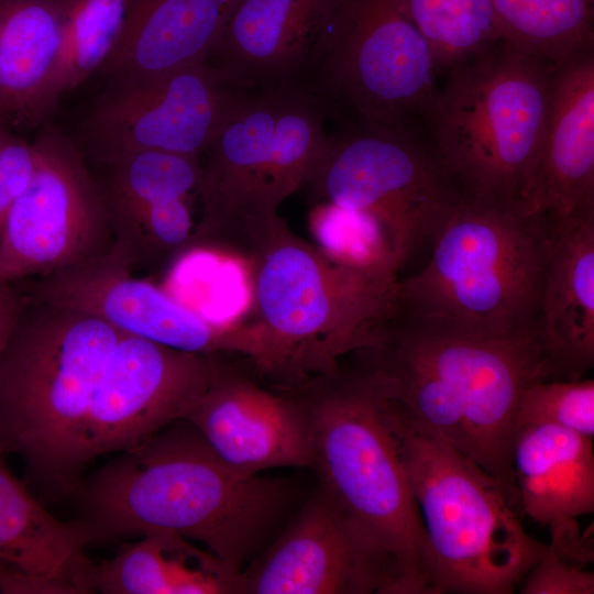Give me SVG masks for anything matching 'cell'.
I'll use <instances>...</instances> for the list:
<instances>
[{
    "mask_svg": "<svg viewBox=\"0 0 594 594\" xmlns=\"http://www.w3.org/2000/svg\"><path fill=\"white\" fill-rule=\"evenodd\" d=\"M549 223L518 205L459 195L428 263L397 280L395 305L418 319L495 333L536 328Z\"/></svg>",
    "mask_w": 594,
    "mask_h": 594,
    "instance_id": "cell-7",
    "label": "cell"
},
{
    "mask_svg": "<svg viewBox=\"0 0 594 594\" xmlns=\"http://www.w3.org/2000/svg\"><path fill=\"white\" fill-rule=\"evenodd\" d=\"M282 89L240 91L199 158L201 216L194 249L251 260L284 222L267 196L271 136Z\"/></svg>",
    "mask_w": 594,
    "mask_h": 594,
    "instance_id": "cell-12",
    "label": "cell"
},
{
    "mask_svg": "<svg viewBox=\"0 0 594 594\" xmlns=\"http://www.w3.org/2000/svg\"><path fill=\"white\" fill-rule=\"evenodd\" d=\"M9 125L4 120L3 116L0 113V140L9 132Z\"/></svg>",
    "mask_w": 594,
    "mask_h": 594,
    "instance_id": "cell-36",
    "label": "cell"
},
{
    "mask_svg": "<svg viewBox=\"0 0 594 594\" xmlns=\"http://www.w3.org/2000/svg\"><path fill=\"white\" fill-rule=\"evenodd\" d=\"M6 454L0 443V562L30 575L72 583L87 557L86 536L36 499L10 471Z\"/></svg>",
    "mask_w": 594,
    "mask_h": 594,
    "instance_id": "cell-25",
    "label": "cell"
},
{
    "mask_svg": "<svg viewBox=\"0 0 594 594\" xmlns=\"http://www.w3.org/2000/svg\"><path fill=\"white\" fill-rule=\"evenodd\" d=\"M0 590L13 594H78L76 587L67 580L30 575L13 568L1 574Z\"/></svg>",
    "mask_w": 594,
    "mask_h": 594,
    "instance_id": "cell-34",
    "label": "cell"
},
{
    "mask_svg": "<svg viewBox=\"0 0 594 594\" xmlns=\"http://www.w3.org/2000/svg\"><path fill=\"white\" fill-rule=\"evenodd\" d=\"M119 544L110 559L85 558L72 578L79 594L240 593L241 572L177 534L152 531Z\"/></svg>",
    "mask_w": 594,
    "mask_h": 594,
    "instance_id": "cell-22",
    "label": "cell"
},
{
    "mask_svg": "<svg viewBox=\"0 0 594 594\" xmlns=\"http://www.w3.org/2000/svg\"><path fill=\"white\" fill-rule=\"evenodd\" d=\"M356 369L393 407L474 461L518 505L513 471L525 389L552 374L537 327L508 333L391 311Z\"/></svg>",
    "mask_w": 594,
    "mask_h": 594,
    "instance_id": "cell-1",
    "label": "cell"
},
{
    "mask_svg": "<svg viewBox=\"0 0 594 594\" xmlns=\"http://www.w3.org/2000/svg\"><path fill=\"white\" fill-rule=\"evenodd\" d=\"M127 0H65L57 53L48 81L55 108L63 95L100 69L120 36Z\"/></svg>",
    "mask_w": 594,
    "mask_h": 594,
    "instance_id": "cell-29",
    "label": "cell"
},
{
    "mask_svg": "<svg viewBox=\"0 0 594 594\" xmlns=\"http://www.w3.org/2000/svg\"><path fill=\"white\" fill-rule=\"evenodd\" d=\"M331 0H241L207 63L234 90L299 86Z\"/></svg>",
    "mask_w": 594,
    "mask_h": 594,
    "instance_id": "cell-19",
    "label": "cell"
},
{
    "mask_svg": "<svg viewBox=\"0 0 594 594\" xmlns=\"http://www.w3.org/2000/svg\"><path fill=\"white\" fill-rule=\"evenodd\" d=\"M537 332L553 380L594 365V208L548 221Z\"/></svg>",
    "mask_w": 594,
    "mask_h": 594,
    "instance_id": "cell-20",
    "label": "cell"
},
{
    "mask_svg": "<svg viewBox=\"0 0 594 594\" xmlns=\"http://www.w3.org/2000/svg\"><path fill=\"white\" fill-rule=\"evenodd\" d=\"M438 76L398 0H331L299 86L338 122L424 131Z\"/></svg>",
    "mask_w": 594,
    "mask_h": 594,
    "instance_id": "cell-9",
    "label": "cell"
},
{
    "mask_svg": "<svg viewBox=\"0 0 594 594\" xmlns=\"http://www.w3.org/2000/svg\"><path fill=\"white\" fill-rule=\"evenodd\" d=\"M519 208L547 221L594 208V48L557 67L540 157Z\"/></svg>",
    "mask_w": 594,
    "mask_h": 594,
    "instance_id": "cell-18",
    "label": "cell"
},
{
    "mask_svg": "<svg viewBox=\"0 0 594 594\" xmlns=\"http://www.w3.org/2000/svg\"><path fill=\"white\" fill-rule=\"evenodd\" d=\"M23 298L0 354V443L47 498H61L87 468L88 413L121 333L87 312Z\"/></svg>",
    "mask_w": 594,
    "mask_h": 594,
    "instance_id": "cell-5",
    "label": "cell"
},
{
    "mask_svg": "<svg viewBox=\"0 0 594 594\" xmlns=\"http://www.w3.org/2000/svg\"><path fill=\"white\" fill-rule=\"evenodd\" d=\"M306 186L374 220L400 270L431 245L460 195L422 131L362 121L338 122Z\"/></svg>",
    "mask_w": 594,
    "mask_h": 594,
    "instance_id": "cell-10",
    "label": "cell"
},
{
    "mask_svg": "<svg viewBox=\"0 0 594 594\" xmlns=\"http://www.w3.org/2000/svg\"><path fill=\"white\" fill-rule=\"evenodd\" d=\"M592 440L547 424L516 430L512 461L518 506L550 531L594 510Z\"/></svg>",
    "mask_w": 594,
    "mask_h": 594,
    "instance_id": "cell-23",
    "label": "cell"
},
{
    "mask_svg": "<svg viewBox=\"0 0 594 594\" xmlns=\"http://www.w3.org/2000/svg\"><path fill=\"white\" fill-rule=\"evenodd\" d=\"M538 424L553 425L593 439L594 381L551 380L528 386L518 405L516 430Z\"/></svg>",
    "mask_w": 594,
    "mask_h": 594,
    "instance_id": "cell-31",
    "label": "cell"
},
{
    "mask_svg": "<svg viewBox=\"0 0 594 594\" xmlns=\"http://www.w3.org/2000/svg\"><path fill=\"white\" fill-rule=\"evenodd\" d=\"M430 46L438 75L502 41L491 0H398Z\"/></svg>",
    "mask_w": 594,
    "mask_h": 594,
    "instance_id": "cell-30",
    "label": "cell"
},
{
    "mask_svg": "<svg viewBox=\"0 0 594 594\" xmlns=\"http://www.w3.org/2000/svg\"><path fill=\"white\" fill-rule=\"evenodd\" d=\"M69 496L89 546L169 531L241 572L277 534L294 493L285 480L230 466L180 420L82 475Z\"/></svg>",
    "mask_w": 594,
    "mask_h": 594,
    "instance_id": "cell-2",
    "label": "cell"
},
{
    "mask_svg": "<svg viewBox=\"0 0 594 594\" xmlns=\"http://www.w3.org/2000/svg\"><path fill=\"white\" fill-rule=\"evenodd\" d=\"M34 162L32 143L10 132L0 140V238L12 207L29 184Z\"/></svg>",
    "mask_w": 594,
    "mask_h": 594,
    "instance_id": "cell-33",
    "label": "cell"
},
{
    "mask_svg": "<svg viewBox=\"0 0 594 594\" xmlns=\"http://www.w3.org/2000/svg\"><path fill=\"white\" fill-rule=\"evenodd\" d=\"M557 67L501 41L443 74L424 133L460 195L519 206L540 157Z\"/></svg>",
    "mask_w": 594,
    "mask_h": 594,
    "instance_id": "cell-6",
    "label": "cell"
},
{
    "mask_svg": "<svg viewBox=\"0 0 594 594\" xmlns=\"http://www.w3.org/2000/svg\"><path fill=\"white\" fill-rule=\"evenodd\" d=\"M65 0H0V113L9 127L42 125Z\"/></svg>",
    "mask_w": 594,
    "mask_h": 594,
    "instance_id": "cell-24",
    "label": "cell"
},
{
    "mask_svg": "<svg viewBox=\"0 0 594 594\" xmlns=\"http://www.w3.org/2000/svg\"><path fill=\"white\" fill-rule=\"evenodd\" d=\"M23 299L14 283L0 282V354L18 319Z\"/></svg>",
    "mask_w": 594,
    "mask_h": 594,
    "instance_id": "cell-35",
    "label": "cell"
},
{
    "mask_svg": "<svg viewBox=\"0 0 594 594\" xmlns=\"http://www.w3.org/2000/svg\"><path fill=\"white\" fill-rule=\"evenodd\" d=\"M240 593H380L377 576L341 512L319 485L240 573Z\"/></svg>",
    "mask_w": 594,
    "mask_h": 594,
    "instance_id": "cell-17",
    "label": "cell"
},
{
    "mask_svg": "<svg viewBox=\"0 0 594 594\" xmlns=\"http://www.w3.org/2000/svg\"><path fill=\"white\" fill-rule=\"evenodd\" d=\"M246 264L254 314L238 323L240 356L283 389L336 373L394 305L398 278L314 245L285 221Z\"/></svg>",
    "mask_w": 594,
    "mask_h": 594,
    "instance_id": "cell-4",
    "label": "cell"
},
{
    "mask_svg": "<svg viewBox=\"0 0 594 594\" xmlns=\"http://www.w3.org/2000/svg\"><path fill=\"white\" fill-rule=\"evenodd\" d=\"M216 356L121 333L88 413L87 466L100 455L133 448L184 420L206 391Z\"/></svg>",
    "mask_w": 594,
    "mask_h": 594,
    "instance_id": "cell-14",
    "label": "cell"
},
{
    "mask_svg": "<svg viewBox=\"0 0 594 594\" xmlns=\"http://www.w3.org/2000/svg\"><path fill=\"white\" fill-rule=\"evenodd\" d=\"M239 92L208 63L111 84L87 122L90 144L108 165L144 150L200 158Z\"/></svg>",
    "mask_w": 594,
    "mask_h": 594,
    "instance_id": "cell-13",
    "label": "cell"
},
{
    "mask_svg": "<svg viewBox=\"0 0 594 594\" xmlns=\"http://www.w3.org/2000/svg\"><path fill=\"white\" fill-rule=\"evenodd\" d=\"M504 43L559 66L594 48V0H491Z\"/></svg>",
    "mask_w": 594,
    "mask_h": 594,
    "instance_id": "cell-26",
    "label": "cell"
},
{
    "mask_svg": "<svg viewBox=\"0 0 594 594\" xmlns=\"http://www.w3.org/2000/svg\"><path fill=\"white\" fill-rule=\"evenodd\" d=\"M108 166L102 187L113 238L153 204L196 193L199 177L198 157L156 150L125 154Z\"/></svg>",
    "mask_w": 594,
    "mask_h": 594,
    "instance_id": "cell-27",
    "label": "cell"
},
{
    "mask_svg": "<svg viewBox=\"0 0 594 594\" xmlns=\"http://www.w3.org/2000/svg\"><path fill=\"white\" fill-rule=\"evenodd\" d=\"M26 296L87 312L122 334L177 350L205 355L239 353L235 324L212 323L156 285L134 277L113 246L102 256L37 277Z\"/></svg>",
    "mask_w": 594,
    "mask_h": 594,
    "instance_id": "cell-15",
    "label": "cell"
},
{
    "mask_svg": "<svg viewBox=\"0 0 594 594\" xmlns=\"http://www.w3.org/2000/svg\"><path fill=\"white\" fill-rule=\"evenodd\" d=\"M241 0H127L118 42L100 68L110 84L207 63Z\"/></svg>",
    "mask_w": 594,
    "mask_h": 594,
    "instance_id": "cell-21",
    "label": "cell"
},
{
    "mask_svg": "<svg viewBox=\"0 0 594 594\" xmlns=\"http://www.w3.org/2000/svg\"><path fill=\"white\" fill-rule=\"evenodd\" d=\"M384 402L431 550L436 594L513 593L547 544L525 530L492 475Z\"/></svg>",
    "mask_w": 594,
    "mask_h": 594,
    "instance_id": "cell-8",
    "label": "cell"
},
{
    "mask_svg": "<svg viewBox=\"0 0 594 594\" xmlns=\"http://www.w3.org/2000/svg\"><path fill=\"white\" fill-rule=\"evenodd\" d=\"M522 594H593L594 574L549 546L521 582Z\"/></svg>",
    "mask_w": 594,
    "mask_h": 594,
    "instance_id": "cell-32",
    "label": "cell"
},
{
    "mask_svg": "<svg viewBox=\"0 0 594 594\" xmlns=\"http://www.w3.org/2000/svg\"><path fill=\"white\" fill-rule=\"evenodd\" d=\"M217 355L210 382L187 414L213 452L245 473L314 468L309 419L287 389L274 393Z\"/></svg>",
    "mask_w": 594,
    "mask_h": 594,
    "instance_id": "cell-16",
    "label": "cell"
},
{
    "mask_svg": "<svg viewBox=\"0 0 594 594\" xmlns=\"http://www.w3.org/2000/svg\"><path fill=\"white\" fill-rule=\"evenodd\" d=\"M327 114L300 86L282 89L267 163V196L274 208L302 188L324 148Z\"/></svg>",
    "mask_w": 594,
    "mask_h": 594,
    "instance_id": "cell-28",
    "label": "cell"
},
{
    "mask_svg": "<svg viewBox=\"0 0 594 594\" xmlns=\"http://www.w3.org/2000/svg\"><path fill=\"white\" fill-rule=\"evenodd\" d=\"M34 169L0 238V282L42 277L107 254L113 232L102 184L65 134L44 127Z\"/></svg>",
    "mask_w": 594,
    "mask_h": 594,
    "instance_id": "cell-11",
    "label": "cell"
},
{
    "mask_svg": "<svg viewBox=\"0 0 594 594\" xmlns=\"http://www.w3.org/2000/svg\"><path fill=\"white\" fill-rule=\"evenodd\" d=\"M312 431L314 470L383 594H436L431 550L385 402L356 369L288 388Z\"/></svg>",
    "mask_w": 594,
    "mask_h": 594,
    "instance_id": "cell-3",
    "label": "cell"
},
{
    "mask_svg": "<svg viewBox=\"0 0 594 594\" xmlns=\"http://www.w3.org/2000/svg\"><path fill=\"white\" fill-rule=\"evenodd\" d=\"M9 568H11V566H9V565L2 563V562H0V576H1V574H2L6 570H8Z\"/></svg>",
    "mask_w": 594,
    "mask_h": 594,
    "instance_id": "cell-37",
    "label": "cell"
}]
</instances>
